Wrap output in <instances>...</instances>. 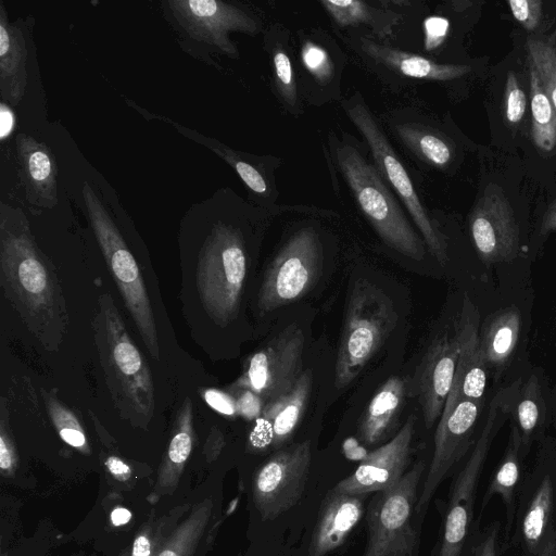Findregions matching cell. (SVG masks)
Returning a JSON list of instances; mask_svg holds the SVG:
<instances>
[{
  "instance_id": "obj_8",
  "label": "cell",
  "mask_w": 556,
  "mask_h": 556,
  "mask_svg": "<svg viewBox=\"0 0 556 556\" xmlns=\"http://www.w3.org/2000/svg\"><path fill=\"white\" fill-rule=\"evenodd\" d=\"M337 162L363 214L384 243L412 260L421 261L426 253L424 242L376 168L349 144L337 148Z\"/></svg>"
},
{
  "instance_id": "obj_35",
  "label": "cell",
  "mask_w": 556,
  "mask_h": 556,
  "mask_svg": "<svg viewBox=\"0 0 556 556\" xmlns=\"http://www.w3.org/2000/svg\"><path fill=\"white\" fill-rule=\"evenodd\" d=\"M527 48L529 64L535 68L556 112V49L549 42L539 39H529Z\"/></svg>"
},
{
  "instance_id": "obj_50",
  "label": "cell",
  "mask_w": 556,
  "mask_h": 556,
  "mask_svg": "<svg viewBox=\"0 0 556 556\" xmlns=\"http://www.w3.org/2000/svg\"><path fill=\"white\" fill-rule=\"evenodd\" d=\"M0 138L4 140L12 131L14 126V115L9 105L1 101L0 103Z\"/></svg>"
},
{
  "instance_id": "obj_7",
  "label": "cell",
  "mask_w": 556,
  "mask_h": 556,
  "mask_svg": "<svg viewBox=\"0 0 556 556\" xmlns=\"http://www.w3.org/2000/svg\"><path fill=\"white\" fill-rule=\"evenodd\" d=\"M397 315L387 293L366 279L354 282L346 303L334 365V386L348 387L388 339Z\"/></svg>"
},
{
  "instance_id": "obj_20",
  "label": "cell",
  "mask_w": 556,
  "mask_h": 556,
  "mask_svg": "<svg viewBox=\"0 0 556 556\" xmlns=\"http://www.w3.org/2000/svg\"><path fill=\"white\" fill-rule=\"evenodd\" d=\"M479 308L472 298L465 292L459 315L454 325L459 344V357L451 392L459 397L488 402L491 377L479 346Z\"/></svg>"
},
{
  "instance_id": "obj_21",
  "label": "cell",
  "mask_w": 556,
  "mask_h": 556,
  "mask_svg": "<svg viewBox=\"0 0 556 556\" xmlns=\"http://www.w3.org/2000/svg\"><path fill=\"white\" fill-rule=\"evenodd\" d=\"M312 390V371L304 370L287 394L267 402L254 420L249 444L254 450L278 448L293 434L307 406Z\"/></svg>"
},
{
  "instance_id": "obj_14",
  "label": "cell",
  "mask_w": 556,
  "mask_h": 556,
  "mask_svg": "<svg viewBox=\"0 0 556 556\" xmlns=\"http://www.w3.org/2000/svg\"><path fill=\"white\" fill-rule=\"evenodd\" d=\"M488 402L459 397L450 392L435 430L433 456L415 507L416 513L421 514L427 508L448 471L472 448Z\"/></svg>"
},
{
  "instance_id": "obj_43",
  "label": "cell",
  "mask_w": 556,
  "mask_h": 556,
  "mask_svg": "<svg viewBox=\"0 0 556 556\" xmlns=\"http://www.w3.org/2000/svg\"><path fill=\"white\" fill-rule=\"evenodd\" d=\"M551 232H556V198L545 210L539 225L536 238L529 244V257L531 262L536 258L539 249L542 244L541 242Z\"/></svg>"
},
{
  "instance_id": "obj_47",
  "label": "cell",
  "mask_w": 556,
  "mask_h": 556,
  "mask_svg": "<svg viewBox=\"0 0 556 556\" xmlns=\"http://www.w3.org/2000/svg\"><path fill=\"white\" fill-rule=\"evenodd\" d=\"M497 526L493 525L483 540L476 546L473 556H496Z\"/></svg>"
},
{
  "instance_id": "obj_2",
  "label": "cell",
  "mask_w": 556,
  "mask_h": 556,
  "mask_svg": "<svg viewBox=\"0 0 556 556\" xmlns=\"http://www.w3.org/2000/svg\"><path fill=\"white\" fill-rule=\"evenodd\" d=\"M238 199L231 189H219L186 214L203 232L197 268L200 296L222 325L236 317L247 275L244 237L232 218Z\"/></svg>"
},
{
  "instance_id": "obj_32",
  "label": "cell",
  "mask_w": 556,
  "mask_h": 556,
  "mask_svg": "<svg viewBox=\"0 0 556 556\" xmlns=\"http://www.w3.org/2000/svg\"><path fill=\"white\" fill-rule=\"evenodd\" d=\"M552 505L553 485L551 477L546 475L531 500L522 522L523 538L531 551L540 545L547 528Z\"/></svg>"
},
{
  "instance_id": "obj_4",
  "label": "cell",
  "mask_w": 556,
  "mask_h": 556,
  "mask_svg": "<svg viewBox=\"0 0 556 556\" xmlns=\"http://www.w3.org/2000/svg\"><path fill=\"white\" fill-rule=\"evenodd\" d=\"M531 282L496 285L476 302L479 346L494 388L514 380L531 362L528 352L532 326Z\"/></svg>"
},
{
  "instance_id": "obj_51",
  "label": "cell",
  "mask_w": 556,
  "mask_h": 556,
  "mask_svg": "<svg viewBox=\"0 0 556 556\" xmlns=\"http://www.w3.org/2000/svg\"><path fill=\"white\" fill-rule=\"evenodd\" d=\"M549 530L538 556H556V533L553 529Z\"/></svg>"
},
{
  "instance_id": "obj_25",
  "label": "cell",
  "mask_w": 556,
  "mask_h": 556,
  "mask_svg": "<svg viewBox=\"0 0 556 556\" xmlns=\"http://www.w3.org/2000/svg\"><path fill=\"white\" fill-rule=\"evenodd\" d=\"M194 441L192 403L187 397L179 407L173 426L168 447L157 470L156 481L149 501L157 502L177 488Z\"/></svg>"
},
{
  "instance_id": "obj_53",
  "label": "cell",
  "mask_w": 556,
  "mask_h": 556,
  "mask_svg": "<svg viewBox=\"0 0 556 556\" xmlns=\"http://www.w3.org/2000/svg\"><path fill=\"white\" fill-rule=\"evenodd\" d=\"M117 556H130V548L123 549Z\"/></svg>"
},
{
  "instance_id": "obj_29",
  "label": "cell",
  "mask_w": 556,
  "mask_h": 556,
  "mask_svg": "<svg viewBox=\"0 0 556 556\" xmlns=\"http://www.w3.org/2000/svg\"><path fill=\"white\" fill-rule=\"evenodd\" d=\"M528 452L518 429L510 424L508 443L482 501V510L493 495L500 494L509 509L521 471V457Z\"/></svg>"
},
{
  "instance_id": "obj_37",
  "label": "cell",
  "mask_w": 556,
  "mask_h": 556,
  "mask_svg": "<svg viewBox=\"0 0 556 556\" xmlns=\"http://www.w3.org/2000/svg\"><path fill=\"white\" fill-rule=\"evenodd\" d=\"M199 137V141H201L203 144H206L211 150L217 153L230 166L233 167V169L250 190L260 195H269L267 181L252 164L242 160L237 152L227 149L219 142L213 143L212 140H208V138H205L202 135Z\"/></svg>"
},
{
  "instance_id": "obj_40",
  "label": "cell",
  "mask_w": 556,
  "mask_h": 556,
  "mask_svg": "<svg viewBox=\"0 0 556 556\" xmlns=\"http://www.w3.org/2000/svg\"><path fill=\"white\" fill-rule=\"evenodd\" d=\"M4 403L0 420V469L4 477H11L17 469L18 455L10 431Z\"/></svg>"
},
{
  "instance_id": "obj_22",
  "label": "cell",
  "mask_w": 556,
  "mask_h": 556,
  "mask_svg": "<svg viewBox=\"0 0 556 556\" xmlns=\"http://www.w3.org/2000/svg\"><path fill=\"white\" fill-rule=\"evenodd\" d=\"M365 494L327 493L309 543V556H326L341 546L364 514Z\"/></svg>"
},
{
  "instance_id": "obj_30",
  "label": "cell",
  "mask_w": 556,
  "mask_h": 556,
  "mask_svg": "<svg viewBox=\"0 0 556 556\" xmlns=\"http://www.w3.org/2000/svg\"><path fill=\"white\" fill-rule=\"evenodd\" d=\"M189 509V505H178L162 516L151 515L138 529L130 547V556H157Z\"/></svg>"
},
{
  "instance_id": "obj_15",
  "label": "cell",
  "mask_w": 556,
  "mask_h": 556,
  "mask_svg": "<svg viewBox=\"0 0 556 556\" xmlns=\"http://www.w3.org/2000/svg\"><path fill=\"white\" fill-rule=\"evenodd\" d=\"M304 333L293 324L256 351L235 382L256 393L265 404L289 393L303 374Z\"/></svg>"
},
{
  "instance_id": "obj_11",
  "label": "cell",
  "mask_w": 556,
  "mask_h": 556,
  "mask_svg": "<svg viewBox=\"0 0 556 556\" xmlns=\"http://www.w3.org/2000/svg\"><path fill=\"white\" fill-rule=\"evenodd\" d=\"M425 469V462L418 460L397 484L372 496L364 556H412L416 543L412 516Z\"/></svg>"
},
{
  "instance_id": "obj_1",
  "label": "cell",
  "mask_w": 556,
  "mask_h": 556,
  "mask_svg": "<svg viewBox=\"0 0 556 556\" xmlns=\"http://www.w3.org/2000/svg\"><path fill=\"white\" fill-rule=\"evenodd\" d=\"M0 281L29 330L48 349L64 332L66 309L52 266L37 247L21 208L0 204Z\"/></svg>"
},
{
  "instance_id": "obj_10",
  "label": "cell",
  "mask_w": 556,
  "mask_h": 556,
  "mask_svg": "<svg viewBox=\"0 0 556 556\" xmlns=\"http://www.w3.org/2000/svg\"><path fill=\"white\" fill-rule=\"evenodd\" d=\"M508 420L504 389L493 388L478 438L453 484L438 556H459L472 518L480 472L493 440Z\"/></svg>"
},
{
  "instance_id": "obj_17",
  "label": "cell",
  "mask_w": 556,
  "mask_h": 556,
  "mask_svg": "<svg viewBox=\"0 0 556 556\" xmlns=\"http://www.w3.org/2000/svg\"><path fill=\"white\" fill-rule=\"evenodd\" d=\"M505 403L509 422L514 425L527 450L533 441L543 440L556 419L554 390L541 366L530 363L505 386Z\"/></svg>"
},
{
  "instance_id": "obj_5",
  "label": "cell",
  "mask_w": 556,
  "mask_h": 556,
  "mask_svg": "<svg viewBox=\"0 0 556 556\" xmlns=\"http://www.w3.org/2000/svg\"><path fill=\"white\" fill-rule=\"evenodd\" d=\"M469 232L478 260L496 285L531 282V261L515 212L504 191L490 184L469 215Z\"/></svg>"
},
{
  "instance_id": "obj_49",
  "label": "cell",
  "mask_w": 556,
  "mask_h": 556,
  "mask_svg": "<svg viewBox=\"0 0 556 556\" xmlns=\"http://www.w3.org/2000/svg\"><path fill=\"white\" fill-rule=\"evenodd\" d=\"M224 444L225 440L220 431H212L205 444V454L207 456V459L212 460L216 458L220 453Z\"/></svg>"
},
{
  "instance_id": "obj_48",
  "label": "cell",
  "mask_w": 556,
  "mask_h": 556,
  "mask_svg": "<svg viewBox=\"0 0 556 556\" xmlns=\"http://www.w3.org/2000/svg\"><path fill=\"white\" fill-rule=\"evenodd\" d=\"M105 467L111 475L119 481H126L131 476L130 467L117 456L108 457L105 459Z\"/></svg>"
},
{
  "instance_id": "obj_46",
  "label": "cell",
  "mask_w": 556,
  "mask_h": 556,
  "mask_svg": "<svg viewBox=\"0 0 556 556\" xmlns=\"http://www.w3.org/2000/svg\"><path fill=\"white\" fill-rule=\"evenodd\" d=\"M203 397L211 407L222 414L233 415L237 413L236 401L222 391L208 389L203 393Z\"/></svg>"
},
{
  "instance_id": "obj_45",
  "label": "cell",
  "mask_w": 556,
  "mask_h": 556,
  "mask_svg": "<svg viewBox=\"0 0 556 556\" xmlns=\"http://www.w3.org/2000/svg\"><path fill=\"white\" fill-rule=\"evenodd\" d=\"M424 27L425 48L430 51L442 43L448 30V21L441 16H431L425 21Z\"/></svg>"
},
{
  "instance_id": "obj_3",
  "label": "cell",
  "mask_w": 556,
  "mask_h": 556,
  "mask_svg": "<svg viewBox=\"0 0 556 556\" xmlns=\"http://www.w3.org/2000/svg\"><path fill=\"white\" fill-rule=\"evenodd\" d=\"M98 305L94 340L112 400L122 418L147 429L155 408L149 365L129 338L110 293L101 294Z\"/></svg>"
},
{
  "instance_id": "obj_39",
  "label": "cell",
  "mask_w": 556,
  "mask_h": 556,
  "mask_svg": "<svg viewBox=\"0 0 556 556\" xmlns=\"http://www.w3.org/2000/svg\"><path fill=\"white\" fill-rule=\"evenodd\" d=\"M273 63L275 68L276 83L285 101L289 104H295L296 90L292 64L289 55L282 48H276L273 51Z\"/></svg>"
},
{
  "instance_id": "obj_13",
  "label": "cell",
  "mask_w": 556,
  "mask_h": 556,
  "mask_svg": "<svg viewBox=\"0 0 556 556\" xmlns=\"http://www.w3.org/2000/svg\"><path fill=\"white\" fill-rule=\"evenodd\" d=\"M344 109L350 119L367 141L377 168L381 173L380 175H383L404 203L432 255L440 265L445 266L448 263L446 240L426 213L404 165L381 128L362 99L350 100L344 104Z\"/></svg>"
},
{
  "instance_id": "obj_24",
  "label": "cell",
  "mask_w": 556,
  "mask_h": 556,
  "mask_svg": "<svg viewBox=\"0 0 556 556\" xmlns=\"http://www.w3.org/2000/svg\"><path fill=\"white\" fill-rule=\"evenodd\" d=\"M21 21L11 22L0 2V96L4 103L18 105L28 81L27 42Z\"/></svg>"
},
{
  "instance_id": "obj_27",
  "label": "cell",
  "mask_w": 556,
  "mask_h": 556,
  "mask_svg": "<svg viewBox=\"0 0 556 556\" xmlns=\"http://www.w3.org/2000/svg\"><path fill=\"white\" fill-rule=\"evenodd\" d=\"M362 48L376 62L412 78L451 80L466 75L471 70L467 65L439 64L421 55L382 46L368 39H362Z\"/></svg>"
},
{
  "instance_id": "obj_18",
  "label": "cell",
  "mask_w": 556,
  "mask_h": 556,
  "mask_svg": "<svg viewBox=\"0 0 556 556\" xmlns=\"http://www.w3.org/2000/svg\"><path fill=\"white\" fill-rule=\"evenodd\" d=\"M459 357L455 328L435 338L417 366L408 395L417 397L425 426L430 429L441 417L451 392Z\"/></svg>"
},
{
  "instance_id": "obj_12",
  "label": "cell",
  "mask_w": 556,
  "mask_h": 556,
  "mask_svg": "<svg viewBox=\"0 0 556 556\" xmlns=\"http://www.w3.org/2000/svg\"><path fill=\"white\" fill-rule=\"evenodd\" d=\"M323 267V245L313 228L298 230L267 267L257 306L268 313L304 296L316 283Z\"/></svg>"
},
{
  "instance_id": "obj_36",
  "label": "cell",
  "mask_w": 556,
  "mask_h": 556,
  "mask_svg": "<svg viewBox=\"0 0 556 556\" xmlns=\"http://www.w3.org/2000/svg\"><path fill=\"white\" fill-rule=\"evenodd\" d=\"M325 10L334 23L341 27L367 24L376 26L380 24L378 11L367 3L357 0L321 1Z\"/></svg>"
},
{
  "instance_id": "obj_19",
  "label": "cell",
  "mask_w": 556,
  "mask_h": 556,
  "mask_svg": "<svg viewBox=\"0 0 556 556\" xmlns=\"http://www.w3.org/2000/svg\"><path fill=\"white\" fill-rule=\"evenodd\" d=\"M415 421L416 417L409 415L393 439L367 454L355 471L333 489L342 493L367 495L397 484L408 464Z\"/></svg>"
},
{
  "instance_id": "obj_54",
  "label": "cell",
  "mask_w": 556,
  "mask_h": 556,
  "mask_svg": "<svg viewBox=\"0 0 556 556\" xmlns=\"http://www.w3.org/2000/svg\"><path fill=\"white\" fill-rule=\"evenodd\" d=\"M554 325H555V337H556V316H555V323H554ZM554 396H555V410H556V388H555V390H554ZM555 421H556V419H555Z\"/></svg>"
},
{
  "instance_id": "obj_52",
  "label": "cell",
  "mask_w": 556,
  "mask_h": 556,
  "mask_svg": "<svg viewBox=\"0 0 556 556\" xmlns=\"http://www.w3.org/2000/svg\"><path fill=\"white\" fill-rule=\"evenodd\" d=\"M131 517V514L125 508H117L112 513L111 519L115 526L126 523Z\"/></svg>"
},
{
  "instance_id": "obj_42",
  "label": "cell",
  "mask_w": 556,
  "mask_h": 556,
  "mask_svg": "<svg viewBox=\"0 0 556 556\" xmlns=\"http://www.w3.org/2000/svg\"><path fill=\"white\" fill-rule=\"evenodd\" d=\"M509 10L528 31L538 28L542 17V1L540 0H509Z\"/></svg>"
},
{
  "instance_id": "obj_38",
  "label": "cell",
  "mask_w": 556,
  "mask_h": 556,
  "mask_svg": "<svg viewBox=\"0 0 556 556\" xmlns=\"http://www.w3.org/2000/svg\"><path fill=\"white\" fill-rule=\"evenodd\" d=\"M503 103L507 123L511 126L517 125L525 115L527 99L513 71L507 73Z\"/></svg>"
},
{
  "instance_id": "obj_28",
  "label": "cell",
  "mask_w": 556,
  "mask_h": 556,
  "mask_svg": "<svg viewBox=\"0 0 556 556\" xmlns=\"http://www.w3.org/2000/svg\"><path fill=\"white\" fill-rule=\"evenodd\" d=\"M213 506L210 497L193 505L173 530L157 556H200V544L208 529Z\"/></svg>"
},
{
  "instance_id": "obj_44",
  "label": "cell",
  "mask_w": 556,
  "mask_h": 556,
  "mask_svg": "<svg viewBox=\"0 0 556 556\" xmlns=\"http://www.w3.org/2000/svg\"><path fill=\"white\" fill-rule=\"evenodd\" d=\"M239 390L241 393L235 400L237 413L249 421L256 420L263 412L265 402L251 390Z\"/></svg>"
},
{
  "instance_id": "obj_9",
  "label": "cell",
  "mask_w": 556,
  "mask_h": 556,
  "mask_svg": "<svg viewBox=\"0 0 556 556\" xmlns=\"http://www.w3.org/2000/svg\"><path fill=\"white\" fill-rule=\"evenodd\" d=\"M164 15L178 35L184 49L198 58L217 52L230 58L238 50L229 35L240 31L254 35L257 22L244 9L220 0L162 1Z\"/></svg>"
},
{
  "instance_id": "obj_26",
  "label": "cell",
  "mask_w": 556,
  "mask_h": 556,
  "mask_svg": "<svg viewBox=\"0 0 556 556\" xmlns=\"http://www.w3.org/2000/svg\"><path fill=\"white\" fill-rule=\"evenodd\" d=\"M408 388L407 380L391 376L376 392L357 430L365 444L379 443L392 432L408 395Z\"/></svg>"
},
{
  "instance_id": "obj_16",
  "label": "cell",
  "mask_w": 556,
  "mask_h": 556,
  "mask_svg": "<svg viewBox=\"0 0 556 556\" xmlns=\"http://www.w3.org/2000/svg\"><path fill=\"white\" fill-rule=\"evenodd\" d=\"M312 460L305 440L274 453L254 473L252 498L263 520L276 519L301 500Z\"/></svg>"
},
{
  "instance_id": "obj_34",
  "label": "cell",
  "mask_w": 556,
  "mask_h": 556,
  "mask_svg": "<svg viewBox=\"0 0 556 556\" xmlns=\"http://www.w3.org/2000/svg\"><path fill=\"white\" fill-rule=\"evenodd\" d=\"M400 136L414 151L427 163L437 166H446L452 157L451 146L437 134L421 129L403 127L399 130Z\"/></svg>"
},
{
  "instance_id": "obj_33",
  "label": "cell",
  "mask_w": 556,
  "mask_h": 556,
  "mask_svg": "<svg viewBox=\"0 0 556 556\" xmlns=\"http://www.w3.org/2000/svg\"><path fill=\"white\" fill-rule=\"evenodd\" d=\"M49 417L60 438L84 454L90 453L86 433L77 417L64 406L53 392L42 390Z\"/></svg>"
},
{
  "instance_id": "obj_41",
  "label": "cell",
  "mask_w": 556,
  "mask_h": 556,
  "mask_svg": "<svg viewBox=\"0 0 556 556\" xmlns=\"http://www.w3.org/2000/svg\"><path fill=\"white\" fill-rule=\"evenodd\" d=\"M301 55L306 68L317 79L326 81V78L330 77L332 65L327 52L321 47L308 41L302 47Z\"/></svg>"
},
{
  "instance_id": "obj_6",
  "label": "cell",
  "mask_w": 556,
  "mask_h": 556,
  "mask_svg": "<svg viewBox=\"0 0 556 556\" xmlns=\"http://www.w3.org/2000/svg\"><path fill=\"white\" fill-rule=\"evenodd\" d=\"M81 197L89 223L125 305L150 355L159 359V339L150 299L138 264L113 218L112 201L100 187L87 181L83 185Z\"/></svg>"
},
{
  "instance_id": "obj_31",
  "label": "cell",
  "mask_w": 556,
  "mask_h": 556,
  "mask_svg": "<svg viewBox=\"0 0 556 556\" xmlns=\"http://www.w3.org/2000/svg\"><path fill=\"white\" fill-rule=\"evenodd\" d=\"M532 139L536 148L551 152L556 146V112L544 91L535 68L530 64Z\"/></svg>"
},
{
  "instance_id": "obj_23",
  "label": "cell",
  "mask_w": 556,
  "mask_h": 556,
  "mask_svg": "<svg viewBox=\"0 0 556 556\" xmlns=\"http://www.w3.org/2000/svg\"><path fill=\"white\" fill-rule=\"evenodd\" d=\"M20 172L33 206L51 208L58 203V168L50 148L36 138L20 134L15 140Z\"/></svg>"
}]
</instances>
